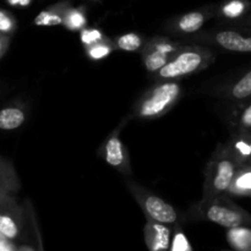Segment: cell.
<instances>
[{
    "mask_svg": "<svg viewBox=\"0 0 251 251\" xmlns=\"http://www.w3.org/2000/svg\"><path fill=\"white\" fill-rule=\"evenodd\" d=\"M171 251H191L193 247L189 243L188 238L184 234L180 228H176V233L173 235V239H171V245H169Z\"/></svg>",
    "mask_w": 251,
    "mask_h": 251,
    "instance_id": "44dd1931",
    "label": "cell"
},
{
    "mask_svg": "<svg viewBox=\"0 0 251 251\" xmlns=\"http://www.w3.org/2000/svg\"><path fill=\"white\" fill-rule=\"evenodd\" d=\"M26 122V113L19 105H7L0 109V130L19 129Z\"/></svg>",
    "mask_w": 251,
    "mask_h": 251,
    "instance_id": "8fae6325",
    "label": "cell"
},
{
    "mask_svg": "<svg viewBox=\"0 0 251 251\" xmlns=\"http://www.w3.org/2000/svg\"><path fill=\"white\" fill-rule=\"evenodd\" d=\"M213 41L221 48L238 53H251V34H244L240 32L225 29L215 33Z\"/></svg>",
    "mask_w": 251,
    "mask_h": 251,
    "instance_id": "9c48e42d",
    "label": "cell"
},
{
    "mask_svg": "<svg viewBox=\"0 0 251 251\" xmlns=\"http://www.w3.org/2000/svg\"><path fill=\"white\" fill-rule=\"evenodd\" d=\"M239 129L244 132V135H249L251 131V104L248 105L242 112L239 117Z\"/></svg>",
    "mask_w": 251,
    "mask_h": 251,
    "instance_id": "d4e9b609",
    "label": "cell"
},
{
    "mask_svg": "<svg viewBox=\"0 0 251 251\" xmlns=\"http://www.w3.org/2000/svg\"><path fill=\"white\" fill-rule=\"evenodd\" d=\"M114 44L103 39V41L98 42V43L86 47V53H87L88 58L92 59V60H103V59L110 55V53L114 50Z\"/></svg>",
    "mask_w": 251,
    "mask_h": 251,
    "instance_id": "ac0fdd59",
    "label": "cell"
},
{
    "mask_svg": "<svg viewBox=\"0 0 251 251\" xmlns=\"http://www.w3.org/2000/svg\"><path fill=\"white\" fill-rule=\"evenodd\" d=\"M17 24L15 17L12 16L10 12L4 11V10H0V33H4L10 36L11 33H14L15 29H16Z\"/></svg>",
    "mask_w": 251,
    "mask_h": 251,
    "instance_id": "603a6c76",
    "label": "cell"
},
{
    "mask_svg": "<svg viewBox=\"0 0 251 251\" xmlns=\"http://www.w3.org/2000/svg\"><path fill=\"white\" fill-rule=\"evenodd\" d=\"M126 186L140 207L142 208L147 220L168 226L178 225L179 213L171 203L134 181H127Z\"/></svg>",
    "mask_w": 251,
    "mask_h": 251,
    "instance_id": "5b68a950",
    "label": "cell"
},
{
    "mask_svg": "<svg viewBox=\"0 0 251 251\" xmlns=\"http://www.w3.org/2000/svg\"><path fill=\"white\" fill-rule=\"evenodd\" d=\"M171 58V55L159 53V51L154 50V49L150 48V47H146V51L144 53L145 68H146L147 71H150V73H157L159 69H162L167 63H168V60Z\"/></svg>",
    "mask_w": 251,
    "mask_h": 251,
    "instance_id": "9a60e30c",
    "label": "cell"
},
{
    "mask_svg": "<svg viewBox=\"0 0 251 251\" xmlns=\"http://www.w3.org/2000/svg\"><path fill=\"white\" fill-rule=\"evenodd\" d=\"M120 127L122 126L113 131L112 135L105 140L102 150H100V154H102L105 163L109 164L110 167L118 169L123 174H130L131 173V167L129 163L126 147L119 136Z\"/></svg>",
    "mask_w": 251,
    "mask_h": 251,
    "instance_id": "52a82bcc",
    "label": "cell"
},
{
    "mask_svg": "<svg viewBox=\"0 0 251 251\" xmlns=\"http://www.w3.org/2000/svg\"><path fill=\"white\" fill-rule=\"evenodd\" d=\"M174 55L157 71V77L162 80H176L202 70L212 60V54L201 47H184L178 49Z\"/></svg>",
    "mask_w": 251,
    "mask_h": 251,
    "instance_id": "277c9868",
    "label": "cell"
},
{
    "mask_svg": "<svg viewBox=\"0 0 251 251\" xmlns=\"http://www.w3.org/2000/svg\"><path fill=\"white\" fill-rule=\"evenodd\" d=\"M228 193L235 195H251V169L240 167L238 173L235 174L233 183Z\"/></svg>",
    "mask_w": 251,
    "mask_h": 251,
    "instance_id": "5bb4252c",
    "label": "cell"
},
{
    "mask_svg": "<svg viewBox=\"0 0 251 251\" xmlns=\"http://www.w3.org/2000/svg\"><path fill=\"white\" fill-rule=\"evenodd\" d=\"M244 10V5L243 2L238 1V0H234V1H230L229 4L226 5L223 7V14L227 17H238Z\"/></svg>",
    "mask_w": 251,
    "mask_h": 251,
    "instance_id": "484cf974",
    "label": "cell"
},
{
    "mask_svg": "<svg viewBox=\"0 0 251 251\" xmlns=\"http://www.w3.org/2000/svg\"><path fill=\"white\" fill-rule=\"evenodd\" d=\"M114 47L120 50L137 51L144 47V39L140 34L130 32V33H125L118 37L117 41L114 42Z\"/></svg>",
    "mask_w": 251,
    "mask_h": 251,
    "instance_id": "e0dca14e",
    "label": "cell"
},
{
    "mask_svg": "<svg viewBox=\"0 0 251 251\" xmlns=\"http://www.w3.org/2000/svg\"><path fill=\"white\" fill-rule=\"evenodd\" d=\"M179 82L166 80L152 87L137 103L135 117L140 119H154L168 112L180 97Z\"/></svg>",
    "mask_w": 251,
    "mask_h": 251,
    "instance_id": "7a4b0ae2",
    "label": "cell"
},
{
    "mask_svg": "<svg viewBox=\"0 0 251 251\" xmlns=\"http://www.w3.org/2000/svg\"><path fill=\"white\" fill-rule=\"evenodd\" d=\"M64 16L63 14L53 10H44L41 11L34 19V25L39 27H51V26H60L63 25Z\"/></svg>",
    "mask_w": 251,
    "mask_h": 251,
    "instance_id": "d6986e66",
    "label": "cell"
},
{
    "mask_svg": "<svg viewBox=\"0 0 251 251\" xmlns=\"http://www.w3.org/2000/svg\"><path fill=\"white\" fill-rule=\"evenodd\" d=\"M80 39L85 47L92 46V44L98 43V42L104 39V34L98 28H82L80 33Z\"/></svg>",
    "mask_w": 251,
    "mask_h": 251,
    "instance_id": "7402d4cb",
    "label": "cell"
},
{
    "mask_svg": "<svg viewBox=\"0 0 251 251\" xmlns=\"http://www.w3.org/2000/svg\"><path fill=\"white\" fill-rule=\"evenodd\" d=\"M19 251L20 245H17L16 243L11 242L7 238H5L4 235L0 234V251Z\"/></svg>",
    "mask_w": 251,
    "mask_h": 251,
    "instance_id": "4316f807",
    "label": "cell"
},
{
    "mask_svg": "<svg viewBox=\"0 0 251 251\" xmlns=\"http://www.w3.org/2000/svg\"><path fill=\"white\" fill-rule=\"evenodd\" d=\"M242 166H244L243 159L229 145L218 146L206 168L202 200L228 194L233 179Z\"/></svg>",
    "mask_w": 251,
    "mask_h": 251,
    "instance_id": "6da1fadb",
    "label": "cell"
},
{
    "mask_svg": "<svg viewBox=\"0 0 251 251\" xmlns=\"http://www.w3.org/2000/svg\"><path fill=\"white\" fill-rule=\"evenodd\" d=\"M206 22V15L201 11H191L183 15L176 21V27L183 33H195Z\"/></svg>",
    "mask_w": 251,
    "mask_h": 251,
    "instance_id": "4fadbf2b",
    "label": "cell"
},
{
    "mask_svg": "<svg viewBox=\"0 0 251 251\" xmlns=\"http://www.w3.org/2000/svg\"><path fill=\"white\" fill-rule=\"evenodd\" d=\"M29 217L25 206L15 195H0V234L14 243H27L29 233Z\"/></svg>",
    "mask_w": 251,
    "mask_h": 251,
    "instance_id": "3957f363",
    "label": "cell"
},
{
    "mask_svg": "<svg viewBox=\"0 0 251 251\" xmlns=\"http://www.w3.org/2000/svg\"><path fill=\"white\" fill-rule=\"evenodd\" d=\"M227 240L233 249L251 251V229L245 228L244 226L229 228L227 233Z\"/></svg>",
    "mask_w": 251,
    "mask_h": 251,
    "instance_id": "7c38bea8",
    "label": "cell"
},
{
    "mask_svg": "<svg viewBox=\"0 0 251 251\" xmlns=\"http://www.w3.org/2000/svg\"><path fill=\"white\" fill-rule=\"evenodd\" d=\"M10 44V37L7 34L0 33V59L5 55Z\"/></svg>",
    "mask_w": 251,
    "mask_h": 251,
    "instance_id": "83f0119b",
    "label": "cell"
},
{
    "mask_svg": "<svg viewBox=\"0 0 251 251\" xmlns=\"http://www.w3.org/2000/svg\"><path fill=\"white\" fill-rule=\"evenodd\" d=\"M200 211L206 220L228 229L251 223L250 216L244 210L227 200L226 196L201 200Z\"/></svg>",
    "mask_w": 251,
    "mask_h": 251,
    "instance_id": "8992f818",
    "label": "cell"
},
{
    "mask_svg": "<svg viewBox=\"0 0 251 251\" xmlns=\"http://www.w3.org/2000/svg\"><path fill=\"white\" fill-rule=\"evenodd\" d=\"M87 20H86L85 14L80 10H69L65 12L63 25L70 31H78V29L85 28Z\"/></svg>",
    "mask_w": 251,
    "mask_h": 251,
    "instance_id": "ffe728a7",
    "label": "cell"
},
{
    "mask_svg": "<svg viewBox=\"0 0 251 251\" xmlns=\"http://www.w3.org/2000/svg\"><path fill=\"white\" fill-rule=\"evenodd\" d=\"M147 47L154 49V50L159 51V53L167 54V55H174L176 50H178V47L176 44L172 43V42L166 41V39H154L151 44H149Z\"/></svg>",
    "mask_w": 251,
    "mask_h": 251,
    "instance_id": "cb8c5ba5",
    "label": "cell"
},
{
    "mask_svg": "<svg viewBox=\"0 0 251 251\" xmlns=\"http://www.w3.org/2000/svg\"><path fill=\"white\" fill-rule=\"evenodd\" d=\"M146 247L152 251L169 250L172 239V228L164 223L147 220L144 228Z\"/></svg>",
    "mask_w": 251,
    "mask_h": 251,
    "instance_id": "ba28073f",
    "label": "cell"
},
{
    "mask_svg": "<svg viewBox=\"0 0 251 251\" xmlns=\"http://www.w3.org/2000/svg\"><path fill=\"white\" fill-rule=\"evenodd\" d=\"M229 97L235 100H243L251 97V70L230 87Z\"/></svg>",
    "mask_w": 251,
    "mask_h": 251,
    "instance_id": "2e32d148",
    "label": "cell"
},
{
    "mask_svg": "<svg viewBox=\"0 0 251 251\" xmlns=\"http://www.w3.org/2000/svg\"><path fill=\"white\" fill-rule=\"evenodd\" d=\"M21 189L19 174L9 159L0 156V195H16Z\"/></svg>",
    "mask_w": 251,
    "mask_h": 251,
    "instance_id": "30bf717a",
    "label": "cell"
}]
</instances>
